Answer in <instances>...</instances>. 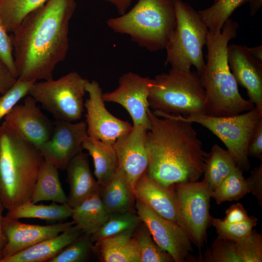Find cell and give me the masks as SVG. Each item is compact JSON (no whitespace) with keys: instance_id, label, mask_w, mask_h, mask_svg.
Masks as SVG:
<instances>
[{"instance_id":"obj_1","label":"cell","mask_w":262,"mask_h":262,"mask_svg":"<svg viewBox=\"0 0 262 262\" xmlns=\"http://www.w3.org/2000/svg\"><path fill=\"white\" fill-rule=\"evenodd\" d=\"M76 0H49L27 15L11 35L17 79L25 82L53 79L66 58L70 21Z\"/></svg>"},{"instance_id":"obj_2","label":"cell","mask_w":262,"mask_h":262,"mask_svg":"<svg viewBox=\"0 0 262 262\" xmlns=\"http://www.w3.org/2000/svg\"><path fill=\"white\" fill-rule=\"evenodd\" d=\"M148 116L147 175L166 187L197 181L203 174L207 152L193 123L150 109Z\"/></svg>"},{"instance_id":"obj_3","label":"cell","mask_w":262,"mask_h":262,"mask_svg":"<svg viewBox=\"0 0 262 262\" xmlns=\"http://www.w3.org/2000/svg\"><path fill=\"white\" fill-rule=\"evenodd\" d=\"M238 23L228 19L222 30L209 32L206 38L207 61L200 75L205 90V114L227 116L248 111L255 107L240 94L238 84L230 70L227 49L230 40L235 38Z\"/></svg>"},{"instance_id":"obj_4","label":"cell","mask_w":262,"mask_h":262,"mask_svg":"<svg viewBox=\"0 0 262 262\" xmlns=\"http://www.w3.org/2000/svg\"><path fill=\"white\" fill-rule=\"evenodd\" d=\"M44 160L39 149L6 121L0 125V199L8 210L31 201Z\"/></svg>"},{"instance_id":"obj_5","label":"cell","mask_w":262,"mask_h":262,"mask_svg":"<svg viewBox=\"0 0 262 262\" xmlns=\"http://www.w3.org/2000/svg\"><path fill=\"white\" fill-rule=\"evenodd\" d=\"M176 21L174 0H138L125 13L106 21L117 33L129 35L151 51L165 49Z\"/></svg>"},{"instance_id":"obj_6","label":"cell","mask_w":262,"mask_h":262,"mask_svg":"<svg viewBox=\"0 0 262 262\" xmlns=\"http://www.w3.org/2000/svg\"><path fill=\"white\" fill-rule=\"evenodd\" d=\"M205 99L197 72L171 68L152 79L148 102L154 111L183 116L205 114Z\"/></svg>"},{"instance_id":"obj_7","label":"cell","mask_w":262,"mask_h":262,"mask_svg":"<svg viewBox=\"0 0 262 262\" xmlns=\"http://www.w3.org/2000/svg\"><path fill=\"white\" fill-rule=\"evenodd\" d=\"M176 25L165 46V65L190 70L193 66L200 75L204 68L203 48L209 32L198 12L182 0H174Z\"/></svg>"},{"instance_id":"obj_8","label":"cell","mask_w":262,"mask_h":262,"mask_svg":"<svg viewBox=\"0 0 262 262\" xmlns=\"http://www.w3.org/2000/svg\"><path fill=\"white\" fill-rule=\"evenodd\" d=\"M88 81L78 72L71 71L56 80L34 82L28 95L55 120L74 122L82 117Z\"/></svg>"},{"instance_id":"obj_9","label":"cell","mask_w":262,"mask_h":262,"mask_svg":"<svg viewBox=\"0 0 262 262\" xmlns=\"http://www.w3.org/2000/svg\"><path fill=\"white\" fill-rule=\"evenodd\" d=\"M178 115L184 120L199 124L210 130L224 144L238 167L243 171L249 169L248 143L255 126L262 118V109L255 106L248 111L227 116L206 114Z\"/></svg>"},{"instance_id":"obj_10","label":"cell","mask_w":262,"mask_h":262,"mask_svg":"<svg viewBox=\"0 0 262 262\" xmlns=\"http://www.w3.org/2000/svg\"><path fill=\"white\" fill-rule=\"evenodd\" d=\"M173 186L183 228L192 242L200 248L205 241L210 223L212 191L203 180Z\"/></svg>"},{"instance_id":"obj_11","label":"cell","mask_w":262,"mask_h":262,"mask_svg":"<svg viewBox=\"0 0 262 262\" xmlns=\"http://www.w3.org/2000/svg\"><path fill=\"white\" fill-rule=\"evenodd\" d=\"M135 201V211L156 244L169 253L174 262L195 261L191 255L192 241L186 231L177 223L162 217L140 201Z\"/></svg>"},{"instance_id":"obj_12","label":"cell","mask_w":262,"mask_h":262,"mask_svg":"<svg viewBox=\"0 0 262 262\" xmlns=\"http://www.w3.org/2000/svg\"><path fill=\"white\" fill-rule=\"evenodd\" d=\"M85 90L88 94L84 104L88 136L113 145L118 138L131 129L132 125L108 111L102 97V88L97 81L88 80Z\"/></svg>"},{"instance_id":"obj_13","label":"cell","mask_w":262,"mask_h":262,"mask_svg":"<svg viewBox=\"0 0 262 262\" xmlns=\"http://www.w3.org/2000/svg\"><path fill=\"white\" fill-rule=\"evenodd\" d=\"M152 79L129 72L118 79V85L114 90L103 93L105 101L117 103L130 115L133 125L149 127L148 96Z\"/></svg>"},{"instance_id":"obj_14","label":"cell","mask_w":262,"mask_h":262,"mask_svg":"<svg viewBox=\"0 0 262 262\" xmlns=\"http://www.w3.org/2000/svg\"><path fill=\"white\" fill-rule=\"evenodd\" d=\"M87 136L85 121L55 120L50 138L39 149L44 160L59 170H66L69 161L82 151V143Z\"/></svg>"},{"instance_id":"obj_15","label":"cell","mask_w":262,"mask_h":262,"mask_svg":"<svg viewBox=\"0 0 262 262\" xmlns=\"http://www.w3.org/2000/svg\"><path fill=\"white\" fill-rule=\"evenodd\" d=\"M147 131L144 126L132 125L131 129L113 145L118 168L125 173L132 188L148 166Z\"/></svg>"},{"instance_id":"obj_16","label":"cell","mask_w":262,"mask_h":262,"mask_svg":"<svg viewBox=\"0 0 262 262\" xmlns=\"http://www.w3.org/2000/svg\"><path fill=\"white\" fill-rule=\"evenodd\" d=\"M4 119L38 148L50 138L54 126V121L44 114L37 102L29 95L24 98L22 103L15 105Z\"/></svg>"},{"instance_id":"obj_17","label":"cell","mask_w":262,"mask_h":262,"mask_svg":"<svg viewBox=\"0 0 262 262\" xmlns=\"http://www.w3.org/2000/svg\"><path fill=\"white\" fill-rule=\"evenodd\" d=\"M74 224L73 220L49 225L29 224L22 223L18 219L3 216L2 227L7 243L2 252V259L56 236Z\"/></svg>"},{"instance_id":"obj_18","label":"cell","mask_w":262,"mask_h":262,"mask_svg":"<svg viewBox=\"0 0 262 262\" xmlns=\"http://www.w3.org/2000/svg\"><path fill=\"white\" fill-rule=\"evenodd\" d=\"M229 67L238 85L245 88L249 100L262 109V61L246 46L231 44L227 49Z\"/></svg>"},{"instance_id":"obj_19","label":"cell","mask_w":262,"mask_h":262,"mask_svg":"<svg viewBox=\"0 0 262 262\" xmlns=\"http://www.w3.org/2000/svg\"><path fill=\"white\" fill-rule=\"evenodd\" d=\"M132 192L135 199L162 217L176 222L183 228L173 186L165 187L145 173L132 188Z\"/></svg>"},{"instance_id":"obj_20","label":"cell","mask_w":262,"mask_h":262,"mask_svg":"<svg viewBox=\"0 0 262 262\" xmlns=\"http://www.w3.org/2000/svg\"><path fill=\"white\" fill-rule=\"evenodd\" d=\"M66 180L69 185L67 204L72 208L99 190L98 183L90 167L88 154L80 152L68 163Z\"/></svg>"},{"instance_id":"obj_21","label":"cell","mask_w":262,"mask_h":262,"mask_svg":"<svg viewBox=\"0 0 262 262\" xmlns=\"http://www.w3.org/2000/svg\"><path fill=\"white\" fill-rule=\"evenodd\" d=\"M83 233L74 224L57 236L40 242L0 262H48Z\"/></svg>"},{"instance_id":"obj_22","label":"cell","mask_w":262,"mask_h":262,"mask_svg":"<svg viewBox=\"0 0 262 262\" xmlns=\"http://www.w3.org/2000/svg\"><path fill=\"white\" fill-rule=\"evenodd\" d=\"M99 195L110 214L133 211L135 199L132 188L125 173L119 168L107 181L100 186Z\"/></svg>"},{"instance_id":"obj_23","label":"cell","mask_w":262,"mask_h":262,"mask_svg":"<svg viewBox=\"0 0 262 262\" xmlns=\"http://www.w3.org/2000/svg\"><path fill=\"white\" fill-rule=\"evenodd\" d=\"M133 234H122L94 243L93 251L102 262H140L139 248Z\"/></svg>"},{"instance_id":"obj_24","label":"cell","mask_w":262,"mask_h":262,"mask_svg":"<svg viewBox=\"0 0 262 262\" xmlns=\"http://www.w3.org/2000/svg\"><path fill=\"white\" fill-rule=\"evenodd\" d=\"M82 147L93 159L95 178L100 186L103 185L114 175L118 168L113 146L87 136L82 143Z\"/></svg>"},{"instance_id":"obj_25","label":"cell","mask_w":262,"mask_h":262,"mask_svg":"<svg viewBox=\"0 0 262 262\" xmlns=\"http://www.w3.org/2000/svg\"><path fill=\"white\" fill-rule=\"evenodd\" d=\"M58 170L51 164L43 161L33 190L32 202L51 201L59 204L67 203V196L62 188Z\"/></svg>"},{"instance_id":"obj_26","label":"cell","mask_w":262,"mask_h":262,"mask_svg":"<svg viewBox=\"0 0 262 262\" xmlns=\"http://www.w3.org/2000/svg\"><path fill=\"white\" fill-rule=\"evenodd\" d=\"M109 215L103 205L99 190L72 208L70 217L84 233L92 235L103 225Z\"/></svg>"},{"instance_id":"obj_27","label":"cell","mask_w":262,"mask_h":262,"mask_svg":"<svg viewBox=\"0 0 262 262\" xmlns=\"http://www.w3.org/2000/svg\"><path fill=\"white\" fill-rule=\"evenodd\" d=\"M237 166L235 161L227 149L214 144L206 156L204 180L213 191Z\"/></svg>"},{"instance_id":"obj_28","label":"cell","mask_w":262,"mask_h":262,"mask_svg":"<svg viewBox=\"0 0 262 262\" xmlns=\"http://www.w3.org/2000/svg\"><path fill=\"white\" fill-rule=\"evenodd\" d=\"M71 208L67 203L53 202L49 205H37L28 202L8 210L6 216L16 219L38 218L49 221H61L71 217Z\"/></svg>"},{"instance_id":"obj_29","label":"cell","mask_w":262,"mask_h":262,"mask_svg":"<svg viewBox=\"0 0 262 262\" xmlns=\"http://www.w3.org/2000/svg\"><path fill=\"white\" fill-rule=\"evenodd\" d=\"M141 221L135 211L110 213L103 225L91 235L92 242L122 234H133Z\"/></svg>"},{"instance_id":"obj_30","label":"cell","mask_w":262,"mask_h":262,"mask_svg":"<svg viewBox=\"0 0 262 262\" xmlns=\"http://www.w3.org/2000/svg\"><path fill=\"white\" fill-rule=\"evenodd\" d=\"M49 0H0V18L6 30L13 33L24 18Z\"/></svg>"},{"instance_id":"obj_31","label":"cell","mask_w":262,"mask_h":262,"mask_svg":"<svg viewBox=\"0 0 262 262\" xmlns=\"http://www.w3.org/2000/svg\"><path fill=\"white\" fill-rule=\"evenodd\" d=\"M247 0H215L208 8L198 12L209 31H221L225 22L233 12Z\"/></svg>"},{"instance_id":"obj_32","label":"cell","mask_w":262,"mask_h":262,"mask_svg":"<svg viewBox=\"0 0 262 262\" xmlns=\"http://www.w3.org/2000/svg\"><path fill=\"white\" fill-rule=\"evenodd\" d=\"M249 193L243 171L237 166L212 192V197L217 204H220L225 201L238 200Z\"/></svg>"},{"instance_id":"obj_33","label":"cell","mask_w":262,"mask_h":262,"mask_svg":"<svg viewBox=\"0 0 262 262\" xmlns=\"http://www.w3.org/2000/svg\"><path fill=\"white\" fill-rule=\"evenodd\" d=\"M133 237L139 248L140 262H174L171 255L156 244L142 222L135 230Z\"/></svg>"},{"instance_id":"obj_34","label":"cell","mask_w":262,"mask_h":262,"mask_svg":"<svg viewBox=\"0 0 262 262\" xmlns=\"http://www.w3.org/2000/svg\"><path fill=\"white\" fill-rule=\"evenodd\" d=\"M90 234L83 233L48 262H85L89 260L94 243Z\"/></svg>"},{"instance_id":"obj_35","label":"cell","mask_w":262,"mask_h":262,"mask_svg":"<svg viewBox=\"0 0 262 262\" xmlns=\"http://www.w3.org/2000/svg\"><path fill=\"white\" fill-rule=\"evenodd\" d=\"M210 222L215 227L218 236L235 242L247 237L251 233L253 228L257 224V219L251 216L243 221L229 224L223 219L211 216Z\"/></svg>"},{"instance_id":"obj_36","label":"cell","mask_w":262,"mask_h":262,"mask_svg":"<svg viewBox=\"0 0 262 262\" xmlns=\"http://www.w3.org/2000/svg\"><path fill=\"white\" fill-rule=\"evenodd\" d=\"M196 260L204 262H241L236 252L234 241L219 236L205 250L204 257Z\"/></svg>"},{"instance_id":"obj_37","label":"cell","mask_w":262,"mask_h":262,"mask_svg":"<svg viewBox=\"0 0 262 262\" xmlns=\"http://www.w3.org/2000/svg\"><path fill=\"white\" fill-rule=\"evenodd\" d=\"M236 252L241 262H262V235L253 229L247 237L234 241Z\"/></svg>"},{"instance_id":"obj_38","label":"cell","mask_w":262,"mask_h":262,"mask_svg":"<svg viewBox=\"0 0 262 262\" xmlns=\"http://www.w3.org/2000/svg\"><path fill=\"white\" fill-rule=\"evenodd\" d=\"M34 82L17 79L15 84L1 95L0 97V121L21 99L28 95L29 91Z\"/></svg>"},{"instance_id":"obj_39","label":"cell","mask_w":262,"mask_h":262,"mask_svg":"<svg viewBox=\"0 0 262 262\" xmlns=\"http://www.w3.org/2000/svg\"><path fill=\"white\" fill-rule=\"evenodd\" d=\"M0 59L17 79L11 36L0 18Z\"/></svg>"},{"instance_id":"obj_40","label":"cell","mask_w":262,"mask_h":262,"mask_svg":"<svg viewBox=\"0 0 262 262\" xmlns=\"http://www.w3.org/2000/svg\"><path fill=\"white\" fill-rule=\"evenodd\" d=\"M249 193H251L258 200L259 204L262 205V164L255 167L250 175L245 179Z\"/></svg>"},{"instance_id":"obj_41","label":"cell","mask_w":262,"mask_h":262,"mask_svg":"<svg viewBox=\"0 0 262 262\" xmlns=\"http://www.w3.org/2000/svg\"><path fill=\"white\" fill-rule=\"evenodd\" d=\"M247 155L262 160V118L257 123L251 135Z\"/></svg>"},{"instance_id":"obj_42","label":"cell","mask_w":262,"mask_h":262,"mask_svg":"<svg viewBox=\"0 0 262 262\" xmlns=\"http://www.w3.org/2000/svg\"><path fill=\"white\" fill-rule=\"evenodd\" d=\"M249 216L243 205L237 203L231 205L226 211V216L223 220L227 223H235L243 221Z\"/></svg>"},{"instance_id":"obj_43","label":"cell","mask_w":262,"mask_h":262,"mask_svg":"<svg viewBox=\"0 0 262 262\" xmlns=\"http://www.w3.org/2000/svg\"><path fill=\"white\" fill-rule=\"evenodd\" d=\"M16 80L17 78L0 59V94L7 92Z\"/></svg>"},{"instance_id":"obj_44","label":"cell","mask_w":262,"mask_h":262,"mask_svg":"<svg viewBox=\"0 0 262 262\" xmlns=\"http://www.w3.org/2000/svg\"><path fill=\"white\" fill-rule=\"evenodd\" d=\"M113 4L120 15L125 13L134 0H103Z\"/></svg>"},{"instance_id":"obj_45","label":"cell","mask_w":262,"mask_h":262,"mask_svg":"<svg viewBox=\"0 0 262 262\" xmlns=\"http://www.w3.org/2000/svg\"><path fill=\"white\" fill-rule=\"evenodd\" d=\"M4 208V205L0 199V261L2 259V252L7 243V239L2 227V212Z\"/></svg>"},{"instance_id":"obj_46","label":"cell","mask_w":262,"mask_h":262,"mask_svg":"<svg viewBox=\"0 0 262 262\" xmlns=\"http://www.w3.org/2000/svg\"><path fill=\"white\" fill-rule=\"evenodd\" d=\"M250 5V15L253 16L261 8L262 5V0H247Z\"/></svg>"},{"instance_id":"obj_47","label":"cell","mask_w":262,"mask_h":262,"mask_svg":"<svg viewBox=\"0 0 262 262\" xmlns=\"http://www.w3.org/2000/svg\"><path fill=\"white\" fill-rule=\"evenodd\" d=\"M248 49L253 56L257 59L262 61V46L260 45L257 47L249 48Z\"/></svg>"},{"instance_id":"obj_48","label":"cell","mask_w":262,"mask_h":262,"mask_svg":"<svg viewBox=\"0 0 262 262\" xmlns=\"http://www.w3.org/2000/svg\"><path fill=\"white\" fill-rule=\"evenodd\" d=\"M214 1L215 0H213Z\"/></svg>"}]
</instances>
